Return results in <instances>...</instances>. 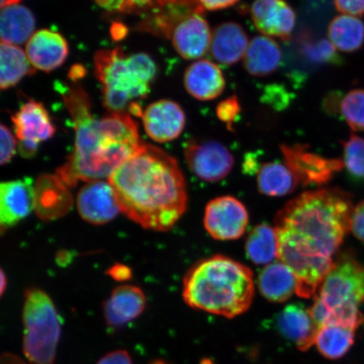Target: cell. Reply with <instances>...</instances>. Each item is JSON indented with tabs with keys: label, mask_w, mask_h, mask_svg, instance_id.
<instances>
[{
	"label": "cell",
	"mask_w": 364,
	"mask_h": 364,
	"mask_svg": "<svg viewBox=\"0 0 364 364\" xmlns=\"http://www.w3.org/2000/svg\"><path fill=\"white\" fill-rule=\"evenodd\" d=\"M352 196L338 188L308 191L277 213L279 260L297 279L296 294L315 296L334 265V256L351 231Z\"/></svg>",
	"instance_id": "cell-1"
},
{
	"label": "cell",
	"mask_w": 364,
	"mask_h": 364,
	"mask_svg": "<svg viewBox=\"0 0 364 364\" xmlns=\"http://www.w3.org/2000/svg\"><path fill=\"white\" fill-rule=\"evenodd\" d=\"M108 181L121 212L144 229L170 230L188 207L178 162L151 144H141Z\"/></svg>",
	"instance_id": "cell-2"
},
{
	"label": "cell",
	"mask_w": 364,
	"mask_h": 364,
	"mask_svg": "<svg viewBox=\"0 0 364 364\" xmlns=\"http://www.w3.org/2000/svg\"><path fill=\"white\" fill-rule=\"evenodd\" d=\"M75 132L74 151L57 170L59 179L75 188L80 181L110 178L139 149L138 125L129 112H112L101 120L91 113L88 95L79 85L63 95Z\"/></svg>",
	"instance_id": "cell-3"
},
{
	"label": "cell",
	"mask_w": 364,
	"mask_h": 364,
	"mask_svg": "<svg viewBox=\"0 0 364 364\" xmlns=\"http://www.w3.org/2000/svg\"><path fill=\"white\" fill-rule=\"evenodd\" d=\"M254 293L252 270L220 255L194 264L185 275L182 290L190 307L230 318L247 311Z\"/></svg>",
	"instance_id": "cell-4"
},
{
	"label": "cell",
	"mask_w": 364,
	"mask_h": 364,
	"mask_svg": "<svg viewBox=\"0 0 364 364\" xmlns=\"http://www.w3.org/2000/svg\"><path fill=\"white\" fill-rule=\"evenodd\" d=\"M364 304V265L343 255L323 280L309 309L318 328L338 325L356 330L364 316L359 306Z\"/></svg>",
	"instance_id": "cell-5"
},
{
	"label": "cell",
	"mask_w": 364,
	"mask_h": 364,
	"mask_svg": "<svg viewBox=\"0 0 364 364\" xmlns=\"http://www.w3.org/2000/svg\"><path fill=\"white\" fill-rule=\"evenodd\" d=\"M22 321L23 353L28 364L55 363L62 320L55 304L43 290L26 291Z\"/></svg>",
	"instance_id": "cell-6"
},
{
	"label": "cell",
	"mask_w": 364,
	"mask_h": 364,
	"mask_svg": "<svg viewBox=\"0 0 364 364\" xmlns=\"http://www.w3.org/2000/svg\"><path fill=\"white\" fill-rule=\"evenodd\" d=\"M95 75L102 85L103 104L111 112H127L134 100L149 92V84L139 78L121 48L102 50L95 56Z\"/></svg>",
	"instance_id": "cell-7"
},
{
	"label": "cell",
	"mask_w": 364,
	"mask_h": 364,
	"mask_svg": "<svg viewBox=\"0 0 364 364\" xmlns=\"http://www.w3.org/2000/svg\"><path fill=\"white\" fill-rule=\"evenodd\" d=\"M185 158L191 171L207 182L220 181L230 174L234 157L224 144L212 139H193L185 146Z\"/></svg>",
	"instance_id": "cell-8"
},
{
	"label": "cell",
	"mask_w": 364,
	"mask_h": 364,
	"mask_svg": "<svg viewBox=\"0 0 364 364\" xmlns=\"http://www.w3.org/2000/svg\"><path fill=\"white\" fill-rule=\"evenodd\" d=\"M203 224L213 239L237 240L247 229V209L238 199L231 196L216 198L211 200L205 208Z\"/></svg>",
	"instance_id": "cell-9"
},
{
	"label": "cell",
	"mask_w": 364,
	"mask_h": 364,
	"mask_svg": "<svg viewBox=\"0 0 364 364\" xmlns=\"http://www.w3.org/2000/svg\"><path fill=\"white\" fill-rule=\"evenodd\" d=\"M284 163L303 186H321L343 169V161L309 151L304 145H282Z\"/></svg>",
	"instance_id": "cell-10"
},
{
	"label": "cell",
	"mask_w": 364,
	"mask_h": 364,
	"mask_svg": "<svg viewBox=\"0 0 364 364\" xmlns=\"http://www.w3.org/2000/svg\"><path fill=\"white\" fill-rule=\"evenodd\" d=\"M18 141V148L23 157L30 158L38 151L40 143L55 134L47 109L41 102L30 101L23 104L11 118Z\"/></svg>",
	"instance_id": "cell-11"
},
{
	"label": "cell",
	"mask_w": 364,
	"mask_h": 364,
	"mask_svg": "<svg viewBox=\"0 0 364 364\" xmlns=\"http://www.w3.org/2000/svg\"><path fill=\"white\" fill-rule=\"evenodd\" d=\"M76 206L80 217L95 225L107 224L121 212L115 191L105 180L87 182L77 195Z\"/></svg>",
	"instance_id": "cell-12"
},
{
	"label": "cell",
	"mask_w": 364,
	"mask_h": 364,
	"mask_svg": "<svg viewBox=\"0 0 364 364\" xmlns=\"http://www.w3.org/2000/svg\"><path fill=\"white\" fill-rule=\"evenodd\" d=\"M250 17L264 36L285 42L290 39L295 27V12L285 0H255Z\"/></svg>",
	"instance_id": "cell-13"
},
{
	"label": "cell",
	"mask_w": 364,
	"mask_h": 364,
	"mask_svg": "<svg viewBox=\"0 0 364 364\" xmlns=\"http://www.w3.org/2000/svg\"><path fill=\"white\" fill-rule=\"evenodd\" d=\"M142 118L145 132L157 143L176 139L183 132L186 124L183 109L171 100H161L150 104Z\"/></svg>",
	"instance_id": "cell-14"
},
{
	"label": "cell",
	"mask_w": 364,
	"mask_h": 364,
	"mask_svg": "<svg viewBox=\"0 0 364 364\" xmlns=\"http://www.w3.org/2000/svg\"><path fill=\"white\" fill-rule=\"evenodd\" d=\"M35 209V184L24 178L2 182L0 186L1 230L18 224Z\"/></svg>",
	"instance_id": "cell-15"
},
{
	"label": "cell",
	"mask_w": 364,
	"mask_h": 364,
	"mask_svg": "<svg viewBox=\"0 0 364 364\" xmlns=\"http://www.w3.org/2000/svg\"><path fill=\"white\" fill-rule=\"evenodd\" d=\"M210 26L201 14L182 21L173 30L171 39L176 51L188 60L201 58L210 50Z\"/></svg>",
	"instance_id": "cell-16"
},
{
	"label": "cell",
	"mask_w": 364,
	"mask_h": 364,
	"mask_svg": "<svg viewBox=\"0 0 364 364\" xmlns=\"http://www.w3.org/2000/svg\"><path fill=\"white\" fill-rule=\"evenodd\" d=\"M26 53L36 70L51 72L68 56V45L61 34L47 29L36 31L26 44Z\"/></svg>",
	"instance_id": "cell-17"
},
{
	"label": "cell",
	"mask_w": 364,
	"mask_h": 364,
	"mask_svg": "<svg viewBox=\"0 0 364 364\" xmlns=\"http://www.w3.org/2000/svg\"><path fill=\"white\" fill-rule=\"evenodd\" d=\"M73 204L70 188L57 175L40 176L35 183V210L43 220L65 216Z\"/></svg>",
	"instance_id": "cell-18"
},
{
	"label": "cell",
	"mask_w": 364,
	"mask_h": 364,
	"mask_svg": "<svg viewBox=\"0 0 364 364\" xmlns=\"http://www.w3.org/2000/svg\"><path fill=\"white\" fill-rule=\"evenodd\" d=\"M276 326L279 333L296 344L300 351H307L316 343L318 326L309 309L302 304L286 306L277 315Z\"/></svg>",
	"instance_id": "cell-19"
},
{
	"label": "cell",
	"mask_w": 364,
	"mask_h": 364,
	"mask_svg": "<svg viewBox=\"0 0 364 364\" xmlns=\"http://www.w3.org/2000/svg\"><path fill=\"white\" fill-rule=\"evenodd\" d=\"M146 306V296L139 287L121 285L104 304L103 313L107 324L122 327L142 315Z\"/></svg>",
	"instance_id": "cell-20"
},
{
	"label": "cell",
	"mask_w": 364,
	"mask_h": 364,
	"mask_svg": "<svg viewBox=\"0 0 364 364\" xmlns=\"http://www.w3.org/2000/svg\"><path fill=\"white\" fill-rule=\"evenodd\" d=\"M186 91L198 101H212L224 92L225 79L216 63L201 59L191 65L184 75Z\"/></svg>",
	"instance_id": "cell-21"
},
{
	"label": "cell",
	"mask_w": 364,
	"mask_h": 364,
	"mask_svg": "<svg viewBox=\"0 0 364 364\" xmlns=\"http://www.w3.org/2000/svg\"><path fill=\"white\" fill-rule=\"evenodd\" d=\"M248 46V36L243 27L238 23L227 21L213 30L209 51L216 62L230 66L244 58Z\"/></svg>",
	"instance_id": "cell-22"
},
{
	"label": "cell",
	"mask_w": 364,
	"mask_h": 364,
	"mask_svg": "<svg viewBox=\"0 0 364 364\" xmlns=\"http://www.w3.org/2000/svg\"><path fill=\"white\" fill-rule=\"evenodd\" d=\"M297 284L294 272L279 260L264 267L257 280L263 297L273 303H283L292 297L297 291Z\"/></svg>",
	"instance_id": "cell-23"
},
{
	"label": "cell",
	"mask_w": 364,
	"mask_h": 364,
	"mask_svg": "<svg viewBox=\"0 0 364 364\" xmlns=\"http://www.w3.org/2000/svg\"><path fill=\"white\" fill-rule=\"evenodd\" d=\"M154 11L156 15L145 27L156 30V33L167 38H171L173 30L180 22L195 14L205 13L199 0H158Z\"/></svg>",
	"instance_id": "cell-24"
},
{
	"label": "cell",
	"mask_w": 364,
	"mask_h": 364,
	"mask_svg": "<svg viewBox=\"0 0 364 364\" xmlns=\"http://www.w3.org/2000/svg\"><path fill=\"white\" fill-rule=\"evenodd\" d=\"M283 53L279 43L267 36H257L250 41L244 56V67L250 75L269 76L277 70Z\"/></svg>",
	"instance_id": "cell-25"
},
{
	"label": "cell",
	"mask_w": 364,
	"mask_h": 364,
	"mask_svg": "<svg viewBox=\"0 0 364 364\" xmlns=\"http://www.w3.org/2000/svg\"><path fill=\"white\" fill-rule=\"evenodd\" d=\"M36 20L33 13L20 4L1 8L0 34L2 43L21 45L33 36Z\"/></svg>",
	"instance_id": "cell-26"
},
{
	"label": "cell",
	"mask_w": 364,
	"mask_h": 364,
	"mask_svg": "<svg viewBox=\"0 0 364 364\" xmlns=\"http://www.w3.org/2000/svg\"><path fill=\"white\" fill-rule=\"evenodd\" d=\"M299 185L293 172L284 162H267L259 167L257 188L263 195L283 197L292 193Z\"/></svg>",
	"instance_id": "cell-27"
},
{
	"label": "cell",
	"mask_w": 364,
	"mask_h": 364,
	"mask_svg": "<svg viewBox=\"0 0 364 364\" xmlns=\"http://www.w3.org/2000/svg\"><path fill=\"white\" fill-rule=\"evenodd\" d=\"M26 53L16 45L1 43L0 47V88L8 90L16 86L26 75H33Z\"/></svg>",
	"instance_id": "cell-28"
},
{
	"label": "cell",
	"mask_w": 364,
	"mask_h": 364,
	"mask_svg": "<svg viewBox=\"0 0 364 364\" xmlns=\"http://www.w3.org/2000/svg\"><path fill=\"white\" fill-rule=\"evenodd\" d=\"M245 252L257 265H268L279 259V238L275 227L260 224L254 227L245 241Z\"/></svg>",
	"instance_id": "cell-29"
},
{
	"label": "cell",
	"mask_w": 364,
	"mask_h": 364,
	"mask_svg": "<svg viewBox=\"0 0 364 364\" xmlns=\"http://www.w3.org/2000/svg\"><path fill=\"white\" fill-rule=\"evenodd\" d=\"M327 34L330 42L339 51L356 52L364 42V24L356 16H338L331 21Z\"/></svg>",
	"instance_id": "cell-30"
},
{
	"label": "cell",
	"mask_w": 364,
	"mask_h": 364,
	"mask_svg": "<svg viewBox=\"0 0 364 364\" xmlns=\"http://www.w3.org/2000/svg\"><path fill=\"white\" fill-rule=\"evenodd\" d=\"M354 330L338 325H325L318 330L316 345L323 356L339 359L347 354L354 344Z\"/></svg>",
	"instance_id": "cell-31"
},
{
	"label": "cell",
	"mask_w": 364,
	"mask_h": 364,
	"mask_svg": "<svg viewBox=\"0 0 364 364\" xmlns=\"http://www.w3.org/2000/svg\"><path fill=\"white\" fill-rule=\"evenodd\" d=\"M341 117L354 131L364 132V90L349 91L340 100Z\"/></svg>",
	"instance_id": "cell-32"
},
{
	"label": "cell",
	"mask_w": 364,
	"mask_h": 364,
	"mask_svg": "<svg viewBox=\"0 0 364 364\" xmlns=\"http://www.w3.org/2000/svg\"><path fill=\"white\" fill-rule=\"evenodd\" d=\"M343 165L355 178L364 179V139L351 134L343 142Z\"/></svg>",
	"instance_id": "cell-33"
},
{
	"label": "cell",
	"mask_w": 364,
	"mask_h": 364,
	"mask_svg": "<svg viewBox=\"0 0 364 364\" xmlns=\"http://www.w3.org/2000/svg\"><path fill=\"white\" fill-rule=\"evenodd\" d=\"M301 48L304 57L309 60L316 63H330V65H338L341 62V58L338 55V51L334 45L330 42V40L321 39L314 42L309 38L304 39Z\"/></svg>",
	"instance_id": "cell-34"
},
{
	"label": "cell",
	"mask_w": 364,
	"mask_h": 364,
	"mask_svg": "<svg viewBox=\"0 0 364 364\" xmlns=\"http://www.w3.org/2000/svg\"><path fill=\"white\" fill-rule=\"evenodd\" d=\"M129 65L141 80L150 84L156 75V65L145 53H136L127 57Z\"/></svg>",
	"instance_id": "cell-35"
},
{
	"label": "cell",
	"mask_w": 364,
	"mask_h": 364,
	"mask_svg": "<svg viewBox=\"0 0 364 364\" xmlns=\"http://www.w3.org/2000/svg\"><path fill=\"white\" fill-rule=\"evenodd\" d=\"M241 111L239 99L236 95H232L218 103L216 114L218 119L225 122L228 129H232L234 122H236Z\"/></svg>",
	"instance_id": "cell-36"
},
{
	"label": "cell",
	"mask_w": 364,
	"mask_h": 364,
	"mask_svg": "<svg viewBox=\"0 0 364 364\" xmlns=\"http://www.w3.org/2000/svg\"><path fill=\"white\" fill-rule=\"evenodd\" d=\"M0 140H1V149H0V163L6 165L15 156L16 141L10 129L6 126H0Z\"/></svg>",
	"instance_id": "cell-37"
},
{
	"label": "cell",
	"mask_w": 364,
	"mask_h": 364,
	"mask_svg": "<svg viewBox=\"0 0 364 364\" xmlns=\"http://www.w3.org/2000/svg\"><path fill=\"white\" fill-rule=\"evenodd\" d=\"M338 11L344 15L362 16L364 15V0H333Z\"/></svg>",
	"instance_id": "cell-38"
},
{
	"label": "cell",
	"mask_w": 364,
	"mask_h": 364,
	"mask_svg": "<svg viewBox=\"0 0 364 364\" xmlns=\"http://www.w3.org/2000/svg\"><path fill=\"white\" fill-rule=\"evenodd\" d=\"M351 231L355 237L364 243V200L353 208Z\"/></svg>",
	"instance_id": "cell-39"
},
{
	"label": "cell",
	"mask_w": 364,
	"mask_h": 364,
	"mask_svg": "<svg viewBox=\"0 0 364 364\" xmlns=\"http://www.w3.org/2000/svg\"><path fill=\"white\" fill-rule=\"evenodd\" d=\"M97 364H133V360L126 350H117L105 355Z\"/></svg>",
	"instance_id": "cell-40"
},
{
	"label": "cell",
	"mask_w": 364,
	"mask_h": 364,
	"mask_svg": "<svg viewBox=\"0 0 364 364\" xmlns=\"http://www.w3.org/2000/svg\"><path fill=\"white\" fill-rule=\"evenodd\" d=\"M107 274L114 280L118 282H126L132 279V270L124 264L117 263L109 268Z\"/></svg>",
	"instance_id": "cell-41"
},
{
	"label": "cell",
	"mask_w": 364,
	"mask_h": 364,
	"mask_svg": "<svg viewBox=\"0 0 364 364\" xmlns=\"http://www.w3.org/2000/svg\"><path fill=\"white\" fill-rule=\"evenodd\" d=\"M205 10L215 11L234 6L239 0H199Z\"/></svg>",
	"instance_id": "cell-42"
},
{
	"label": "cell",
	"mask_w": 364,
	"mask_h": 364,
	"mask_svg": "<svg viewBox=\"0 0 364 364\" xmlns=\"http://www.w3.org/2000/svg\"><path fill=\"white\" fill-rule=\"evenodd\" d=\"M99 6L107 9V10H120L122 0H95Z\"/></svg>",
	"instance_id": "cell-43"
},
{
	"label": "cell",
	"mask_w": 364,
	"mask_h": 364,
	"mask_svg": "<svg viewBox=\"0 0 364 364\" xmlns=\"http://www.w3.org/2000/svg\"><path fill=\"white\" fill-rule=\"evenodd\" d=\"M2 364H26L21 359L10 353L4 354L2 356Z\"/></svg>",
	"instance_id": "cell-44"
},
{
	"label": "cell",
	"mask_w": 364,
	"mask_h": 364,
	"mask_svg": "<svg viewBox=\"0 0 364 364\" xmlns=\"http://www.w3.org/2000/svg\"><path fill=\"white\" fill-rule=\"evenodd\" d=\"M75 68H72V70L70 72V77L73 80H76L78 79H80L82 76H83L84 73V68L79 66V67H74Z\"/></svg>",
	"instance_id": "cell-45"
},
{
	"label": "cell",
	"mask_w": 364,
	"mask_h": 364,
	"mask_svg": "<svg viewBox=\"0 0 364 364\" xmlns=\"http://www.w3.org/2000/svg\"><path fill=\"white\" fill-rule=\"evenodd\" d=\"M0 280H1V284H0V293H1V295H3L4 291H6L7 288V279L3 270H1V276H0Z\"/></svg>",
	"instance_id": "cell-46"
},
{
	"label": "cell",
	"mask_w": 364,
	"mask_h": 364,
	"mask_svg": "<svg viewBox=\"0 0 364 364\" xmlns=\"http://www.w3.org/2000/svg\"><path fill=\"white\" fill-rule=\"evenodd\" d=\"M21 0H1V8L13 6V4H20Z\"/></svg>",
	"instance_id": "cell-47"
},
{
	"label": "cell",
	"mask_w": 364,
	"mask_h": 364,
	"mask_svg": "<svg viewBox=\"0 0 364 364\" xmlns=\"http://www.w3.org/2000/svg\"><path fill=\"white\" fill-rule=\"evenodd\" d=\"M149 364H170L169 363L166 362L165 360H161V359H158V360L153 361Z\"/></svg>",
	"instance_id": "cell-48"
},
{
	"label": "cell",
	"mask_w": 364,
	"mask_h": 364,
	"mask_svg": "<svg viewBox=\"0 0 364 364\" xmlns=\"http://www.w3.org/2000/svg\"><path fill=\"white\" fill-rule=\"evenodd\" d=\"M363 324H364V321H363Z\"/></svg>",
	"instance_id": "cell-49"
}]
</instances>
